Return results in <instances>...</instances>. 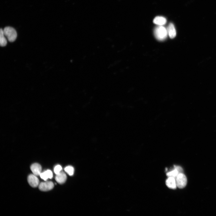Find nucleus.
<instances>
[{"instance_id": "obj_1", "label": "nucleus", "mask_w": 216, "mask_h": 216, "mask_svg": "<svg viewBox=\"0 0 216 216\" xmlns=\"http://www.w3.org/2000/svg\"><path fill=\"white\" fill-rule=\"evenodd\" d=\"M154 34L157 39L162 41L166 38L168 34L167 30L165 27L162 26H159L154 28Z\"/></svg>"}, {"instance_id": "obj_2", "label": "nucleus", "mask_w": 216, "mask_h": 216, "mask_svg": "<svg viewBox=\"0 0 216 216\" xmlns=\"http://www.w3.org/2000/svg\"><path fill=\"white\" fill-rule=\"evenodd\" d=\"M4 34L8 38V41L13 42L16 39L17 34L16 30L13 27L7 26L3 29Z\"/></svg>"}, {"instance_id": "obj_3", "label": "nucleus", "mask_w": 216, "mask_h": 216, "mask_svg": "<svg viewBox=\"0 0 216 216\" xmlns=\"http://www.w3.org/2000/svg\"><path fill=\"white\" fill-rule=\"evenodd\" d=\"M177 186L179 188L185 187L187 184V178L183 173H179L176 178Z\"/></svg>"}, {"instance_id": "obj_4", "label": "nucleus", "mask_w": 216, "mask_h": 216, "mask_svg": "<svg viewBox=\"0 0 216 216\" xmlns=\"http://www.w3.org/2000/svg\"><path fill=\"white\" fill-rule=\"evenodd\" d=\"M54 186L53 183L51 181H46L41 182L39 184V188L42 191H47L52 189Z\"/></svg>"}, {"instance_id": "obj_5", "label": "nucleus", "mask_w": 216, "mask_h": 216, "mask_svg": "<svg viewBox=\"0 0 216 216\" xmlns=\"http://www.w3.org/2000/svg\"><path fill=\"white\" fill-rule=\"evenodd\" d=\"M28 181L30 185L34 188L37 187L39 184L38 179L34 174H31L28 176Z\"/></svg>"}, {"instance_id": "obj_6", "label": "nucleus", "mask_w": 216, "mask_h": 216, "mask_svg": "<svg viewBox=\"0 0 216 216\" xmlns=\"http://www.w3.org/2000/svg\"><path fill=\"white\" fill-rule=\"evenodd\" d=\"M30 169L33 174L36 176H40L41 173V166L38 163H35L32 164L31 166Z\"/></svg>"}, {"instance_id": "obj_7", "label": "nucleus", "mask_w": 216, "mask_h": 216, "mask_svg": "<svg viewBox=\"0 0 216 216\" xmlns=\"http://www.w3.org/2000/svg\"><path fill=\"white\" fill-rule=\"evenodd\" d=\"M67 178L66 174L63 171H61L58 174H56L55 179L56 182L60 184L64 183Z\"/></svg>"}, {"instance_id": "obj_8", "label": "nucleus", "mask_w": 216, "mask_h": 216, "mask_svg": "<svg viewBox=\"0 0 216 216\" xmlns=\"http://www.w3.org/2000/svg\"><path fill=\"white\" fill-rule=\"evenodd\" d=\"M166 184L167 187L170 189H175L177 187L176 178L172 177H168L166 180Z\"/></svg>"}, {"instance_id": "obj_9", "label": "nucleus", "mask_w": 216, "mask_h": 216, "mask_svg": "<svg viewBox=\"0 0 216 216\" xmlns=\"http://www.w3.org/2000/svg\"><path fill=\"white\" fill-rule=\"evenodd\" d=\"M167 30L169 36L171 38H173L176 37V31L173 24L170 23L168 26Z\"/></svg>"}, {"instance_id": "obj_10", "label": "nucleus", "mask_w": 216, "mask_h": 216, "mask_svg": "<svg viewBox=\"0 0 216 216\" xmlns=\"http://www.w3.org/2000/svg\"><path fill=\"white\" fill-rule=\"evenodd\" d=\"M153 22L154 23L159 26H162L166 23V20L164 17L157 16L154 19Z\"/></svg>"}, {"instance_id": "obj_11", "label": "nucleus", "mask_w": 216, "mask_h": 216, "mask_svg": "<svg viewBox=\"0 0 216 216\" xmlns=\"http://www.w3.org/2000/svg\"><path fill=\"white\" fill-rule=\"evenodd\" d=\"M40 178L45 181H46L48 178H51L53 176L52 172L50 170H47L43 172H41L40 175Z\"/></svg>"}, {"instance_id": "obj_12", "label": "nucleus", "mask_w": 216, "mask_h": 216, "mask_svg": "<svg viewBox=\"0 0 216 216\" xmlns=\"http://www.w3.org/2000/svg\"><path fill=\"white\" fill-rule=\"evenodd\" d=\"M3 29L0 30V45L1 46H4L7 45V40L4 37Z\"/></svg>"}, {"instance_id": "obj_13", "label": "nucleus", "mask_w": 216, "mask_h": 216, "mask_svg": "<svg viewBox=\"0 0 216 216\" xmlns=\"http://www.w3.org/2000/svg\"><path fill=\"white\" fill-rule=\"evenodd\" d=\"M179 174L178 171L174 168L173 170L167 172L166 175L168 177H172L176 178Z\"/></svg>"}, {"instance_id": "obj_14", "label": "nucleus", "mask_w": 216, "mask_h": 216, "mask_svg": "<svg viewBox=\"0 0 216 216\" xmlns=\"http://www.w3.org/2000/svg\"><path fill=\"white\" fill-rule=\"evenodd\" d=\"M65 172L69 176H72L74 172V167L70 166H66L64 169Z\"/></svg>"}, {"instance_id": "obj_15", "label": "nucleus", "mask_w": 216, "mask_h": 216, "mask_svg": "<svg viewBox=\"0 0 216 216\" xmlns=\"http://www.w3.org/2000/svg\"><path fill=\"white\" fill-rule=\"evenodd\" d=\"M62 170V168L61 165H56L54 168V172L56 174H58Z\"/></svg>"}, {"instance_id": "obj_16", "label": "nucleus", "mask_w": 216, "mask_h": 216, "mask_svg": "<svg viewBox=\"0 0 216 216\" xmlns=\"http://www.w3.org/2000/svg\"><path fill=\"white\" fill-rule=\"evenodd\" d=\"M174 168L176 169L179 173H183V170L182 168L180 166H174Z\"/></svg>"}]
</instances>
